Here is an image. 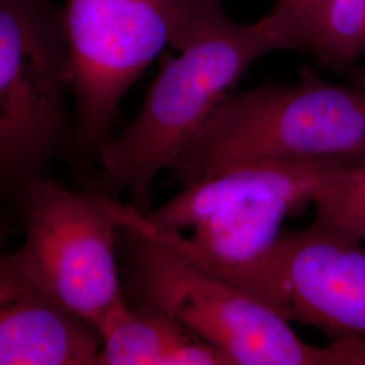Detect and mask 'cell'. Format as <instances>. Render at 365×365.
Wrapping results in <instances>:
<instances>
[{
    "label": "cell",
    "instance_id": "obj_1",
    "mask_svg": "<svg viewBox=\"0 0 365 365\" xmlns=\"http://www.w3.org/2000/svg\"><path fill=\"white\" fill-rule=\"evenodd\" d=\"M361 158L247 161L215 170L160 207L108 199L118 226L153 238L202 269L260 298L288 217L313 206L319 187Z\"/></svg>",
    "mask_w": 365,
    "mask_h": 365
},
{
    "label": "cell",
    "instance_id": "obj_2",
    "mask_svg": "<svg viewBox=\"0 0 365 365\" xmlns=\"http://www.w3.org/2000/svg\"><path fill=\"white\" fill-rule=\"evenodd\" d=\"M279 51L287 43L267 16L238 24L222 15L165 60L137 117L101 146L106 179L148 211L157 175L173 168L249 68Z\"/></svg>",
    "mask_w": 365,
    "mask_h": 365
},
{
    "label": "cell",
    "instance_id": "obj_3",
    "mask_svg": "<svg viewBox=\"0 0 365 365\" xmlns=\"http://www.w3.org/2000/svg\"><path fill=\"white\" fill-rule=\"evenodd\" d=\"M118 248L128 302L167 314L232 365H365V339L314 346L274 306L160 241L119 226Z\"/></svg>",
    "mask_w": 365,
    "mask_h": 365
},
{
    "label": "cell",
    "instance_id": "obj_4",
    "mask_svg": "<svg viewBox=\"0 0 365 365\" xmlns=\"http://www.w3.org/2000/svg\"><path fill=\"white\" fill-rule=\"evenodd\" d=\"M312 158L365 160V90L303 69L229 96L170 170L184 187L238 163Z\"/></svg>",
    "mask_w": 365,
    "mask_h": 365
},
{
    "label": "cell",
    "instance_id": "obj_5",
    "mask_svg": "<svg viewBox=\"0 0 365 365\" xmlns=\"http://www.w3.org/2000/svg\"><path fill=\"white\" fill-rule=\"evenodd\" d=\"M223 14L222 0H68L78 143L99 150L126 92L149 64L168 45L182 49Z\"/></svg>",
    "mask_w": 365,
    "mask_h": 365
},
{
    "label": "cell",
    "instance_id": "obj_6",
    "mask_svg": "<svg viewBox=\"0 0 365 365\" xmlns=\"http://www.w3.org/2000/svg\"><path fill=\"white\" fill-rule=\"evenodd\" d=\"M118 240L119 226L107 197L31 178L25 240L10 259L45 298L98 330L128 303L118 267Z\"/></svg>",
    "mask_w": 365,
    "mask_h": 365
},
{
    "label": "cell",
    "instance_id": "obj_7",
    "mask_svg": "<svg viewBox=\"0 0 365 365\" xmlns=\"http://www.w3.org/2000/svg\"><path fill=\"white\" fill-rule=\"evenodd\" d=\"M71 63L64 9L0 0V182L34 178L66 125Z\"/></svg>",
    "mask_w": 365,
    "mask_h": 365
},
{
    "label": "cell",
    "instance_id": "obj_8",
    "mask_svg": "<svg viewBox=\"0 0 365 365\" xmlns=\"http://www.w3.org/2000/svg\"><path fill=\"white\" fill-rule=\"evenodd\" d=\"M260 298L333 339H365L364 242L318 221L283 230Z\"/></svg>",
    "mask_w": 365,
    "mask_h": 365
},
{
    "label": "cell",
    "instance_id": "obj_9",
    "mask_svg": "<svg viewBox=\"0 0 365 365\" xmlns=\"http://www.w3.org/2000/svg\"><path fill=\"white\" fill-rule=\"evenodd\" d=\"M99 334L56 306L0 253V365L95 364Z\"/></svg>",
    "mask_w": 365,
    "mask_h": 365
},
{
    "label": "cell",
    "instance_id": "obj_10",
    "mask_svg": "<svg viewBox=\"0 0 365 365\" xmlns=\"http://www.w3.org/2000/svg\"><path fill=\"white\" fill-rule=\"evenodd\" d=\"M95 364L232 365L225 353L153 309L126 303L98 327Z\"/></svg>",
    "mask_w": 365,
    "mask_h": 365
},
{
    "label": "cell",
    "instance_id": "obj_11",
    "mask_svg": "<svg viewBox=\"0 0 365 365\" xmlns=\"http://www.w3.org/2000/svg\"><path fill=\"white\" fill-rule=\"evenodd\" d=\"M322 66L345 71L365 56V0H329L306 51Z\"/></svg>",
    "mask_w": 365,
    "mask_h": 365
},
{
    "label": "cell",
    "instance_id": "obj_12",
    "mask_svg": "<svg viewBox=\"0 0 365 365\" xmlns=\"http://www.w3.org/2000/svg\"><path fill=\"white\" fill-rule=\"evenodd\" d=\"M313 207L315 221L349 232L365 244V161L324 182Z\"/></svg>",
    "mask_w": 365,
    "mask_h": 365
},
{
    "label": "cell",
    "instance_id": "obj_13",
    "mask_svg": "<svg viewBox=\"0 0 365 365\" xmlns=\"http://www.w3.org/2000/svg\"><path fill=\"white\" fill-rule=\"evenodd\" d=\"M329 0H274L267 19L286 41L288 51L306 53Z\"/></svg>",
    "mask_w": 365,
    "mask_h": 365
},
{
    "label": "cell",
    "instance_id": "obj_14",
    "mask_svg": "<svg viewBox=\"0 0 365 365\" xmlns=\"http://www.w3.org/2000/svg\"><path fill=\"white\" fill-rule=\"evenodd\" d=\"M353 83L357 87H361L365 90V69H359L353 75Z\"/></svg>",
    "mask_w": 365,
    "mask_h": 365
}]
</instances>
